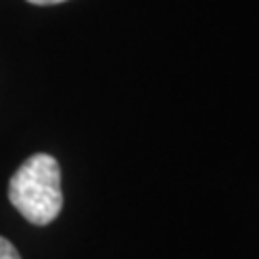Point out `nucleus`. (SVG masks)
I'll list each match as a JSON object with an SVG mask.
<instances>
[{"label": "nucleus", "mask_w": 259, "mask_h": 259, "mask_svg": "<svg viewBox=\"0 0 259 259\" xmlns=\"http://www.w3.org/2000/svg\"><path fill=\"white\" fill-rule=\"evenodd\" d=\"M9 201L32 225H50L63 207L61 166L48 153H35L13 173Z\"/></svg>", "instance_id": "nucleus-1"}, {"label": "nucleus", "mask_w": 259, "mask_h": 259, "mask_svg": "<svg viewBox=\"0 0 259 259\" xmlns=\"http://www.w3.org/2000/svg\"><path fill=\"white\" fill-rule=\"evenodd\" d=\"M26 3H30V5H41V7H46V5H61V3H65V0H26Z\"/></svg>", "instance_id": "nucleus-3"}, {"label": "nucleus", "mask_w": 259, "mask_h": 259, "mask_svg": "<svg viewBox=\"0 0 259 259\" xmlns=\"http://www.w3.org/2000/svg\"><path fill=\"white\" fill-rule=\"evenodd\" d=\"M0 259H22L18 248H15L13 244L7 238L0 236Z\"/></svg>", "instance_id": "nucleus-2"}]
</instances>
